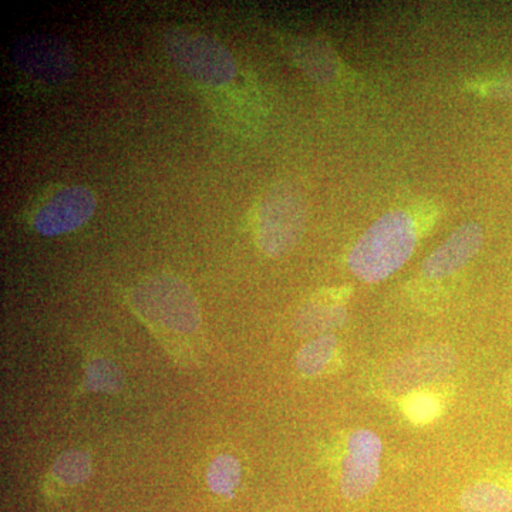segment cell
<instances>
[{"instance_id":"14","label":"cell","mask_w":512,"mask_h":512,"mask_svg":"<svg viewBox=\"0 0 512 512\" xmlns=\"http://www.w3.org/2000/svg\"><path fill=\"white\" fill-rule=\"evenodd\" d=\"M53 476L64 485H79L92 473L90 458L82 451H67L57 458L52 468Z\"/></svg>"},{"instance_id":"1","label":"cell","mask_w":512,"mask_h":512,"mask_svg":"<svg viewBox=\"0 0 512 512\" xmlns=\"http://www.w3.org/2000/svg\"><path fill=\"white\" fill-rule=\"evenodd\" d=\"M416 244L413 218L403 211L389 212L356 242L349 254V269L365 284H379L409 261Z\"/></svg>"},{"instance_id":"17","label":"cell","mask_w":512,"mask_h":512,"mask_svg":"<svg viewBox=\"0 0 512 512\" xmlns=\"http://www.w3.org/2000/svg\"><path fill=\"white\" fill-rule=\"evenodd\" d=\"M507 396H508V400H510V404L512 406V379L510 380V383H508Z\"/></svg>"},{"instance_id":"11","label":"cell","mask_w":512,"mask_h":512,"mask_svg":"<svg viewBox=\"0 0 512 512\" xmlns=\"http://www.w3.org/2000/svg\"><path fill=\"white\" fill-rule=\"evenodd\" d=\"M348 319V312L336 303L311 302L302 306L295 318L299 335H326L330 329L339 328Z\"/></svg>"},{"instance_id":"5","label":"cell","mask_w":512,"mask_h":512,"mask_svg":"<svg viewBox=\"0 0 512 512\" xmlns=\"http://www.w3.org/2000/svg\"><path fill=\"white\" fill-rule=\"evenodd\" d=\"M12 60L19 72L43 84H62L73 76L76 60L62 39L47 35L19 37L12 47Z\"/></svg>"},{"instance_id":"15","label":"cell","mask_w":512,"mask_h":512,"mask_svg":"<svg viewBox=\"0 0 512 512\" xmlns=\"http://www.w3.org/2000/svg\"><path fill=\"white\" fill-rule=\"evenodd\" d=\"M403 409L407 419L412 423L417 426H426L440 416L441 402L439 397L431 393H410L404 400Z\"/></svg>"},{"instance_id":"3","label":"cell","mask_w":512,"mask_h":512,"mask_svg":"<svg viewBox=\"0 0 512 512\" xmlns=\"http://www.w3.org/2000/svg\"><path fill=\"white\" fill-rule=\"evenodd\" d=\"M306 225V202L291 184L269 188L256 214V242L265 255L281 258L302 239Z\"/></svg>"},{"instance_id":"2","label":"cell","mask_w":512,"mask_h":512,"mask_svg":"<svg viewBox=\"0 0 512 512\" xmlns=\"http://www.w3.org/2000/svg\"><path fill=\"white\" fill-rule=\"evenodd\" d=\"M134 309L157 328L191 335L201 325V311L190 286L173 275L150 276L131 292Z\"/></svg>"},{"instance_id":"9","label":"cell","mask_w":512,"mask_h":512,"mask_svg":"<svg viewBox=\"0 0 512 512\" xmlns=\"http://www.w3.org/2000/svg\"><path fill=\"white\" fill-rule=\"evenodd\" d=\"M483 228L476 222L461 225L421 265L429 279H444L457 274L483 247Z\"/></svg>"},{"instance_id":"6","label":"cell","mask_w":512,"mask_h":512,"mask_svg":"<svg viewBox=\"0 0 512 512\" xmlns=\"http://www.w3.org/2000/svg\"><path fill=\"white\" fill-rule=\"evenodd\" d=\"M457 356L443 345H429L394 360L384 373L387 390L410 394L427 384L440 382L454 372Z\"/></svg>"},{"instance_id":"8","label":"cell","mask_w":512,"mask_h":512,"mask_svg":"<svg viewBox=\"0 0 512 512\" xmlns=\"http://www.w3.org/2000/svg\"><path fill=\"white\" fill-rule=\"evenodd\" d=\"M97 200L92 190L83 185L62 188L40 205L32 225L43 237H57L82 227L96 211Z\"/></svg>"},{"instance_id":"12","label":"cell","mask_w":512,"mask_h":512,"mask_svg":"<svg viewBox=\"0 0 512 512\" xmlns=\"http://www.w3.org/2000/svg\"><path fill=\"white\" fill-rule=\"evenodd\" d=\"M338 346L339 340L333 333L309 340L296 355V367L306 377L322 375L335 359Z\"/></svg>"},{"instance_id":"13","label":"cell","mask_w":512,"mask_h":512,"mask_svg":"<svg viewBox=\"0 0 512 512\" xmlns=\"http://www.w3.org/2000/svg\"><path fill=\"white\" fill-rule=\"evenodd\" d=\"M241 463L231 454L215 457L208 467L207 483L212 493L231 495L241 483Z\"/></svg>"},{"instance_id":"16","label":"cell","mask_w":512,"mask_h":512,"mask_svg":"<svg viewBox=\"0 0 512 512\" xmlns=\"http://www.w3.org/2000/svg\"><path fill=\"white\" fill-rule=\"evenodd\" d=\"M86 384L94 392H116L121 384L120 370L106 360H96L87 369Z\"/></svg>"},{"instance_id":"4","label":"cell","mask_w":512,"mask_h":512,"mask_svg":"<svg viewBox=\"0 0 512 512\" xmlns=\"http://www.w3.org/2000/svg\"><path fill=\"white\" fill-rule=\"evenodd\" d=\"M164 47L171 62L195 82L224 86L237 76V62L227 47L198 30H167Z\"/></svg>"},{"instance_id":"10","label":"cell","mask_w":512,"mask_h":512,"mask_svg":"<svg viewBox=\"0 0 512 512\" xmlns=\"http://www.w3.org/2000/svg\"><path fill=\"white\" fill-rule=\"evenodd\" d=\"M460 507L463 512H512V468L470 485Z\"/></svg>"},{"instance_id":"7","label":"cell","mask_w":512,"mask_h":512,"mask_svg":"<svg viewBox=\"0 0 512 512\" xmlns=\"http://www.w3.org/2000/svg\"><path fill=\"white\" fill-rule=\"evenodd\" d=\"M383 443L375 431H353L346 446L340 471V493L349 501H359L372 493L380 477Z\"/></svg>"}]
</instances>
